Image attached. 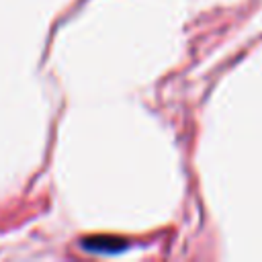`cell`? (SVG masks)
Wrapping results in <instances>:
<instances>
[{
    "label": "cell",
    "mask_w": 262,
    "mask_h": 262,
    "mask_svg": "<svg viewBox=\"0 0 262 262\" xmlns=\"http://www.w3.org/2000/svg\"><path fill=\"white\" fill-rule=\"evenodd\" d=\"M82 248L92 250V252H102V254H115L125 248V242L119 237H113V235H96V237L84 239Z\"/></svg>",
    "instance_id": "1"
}]
</instances>
